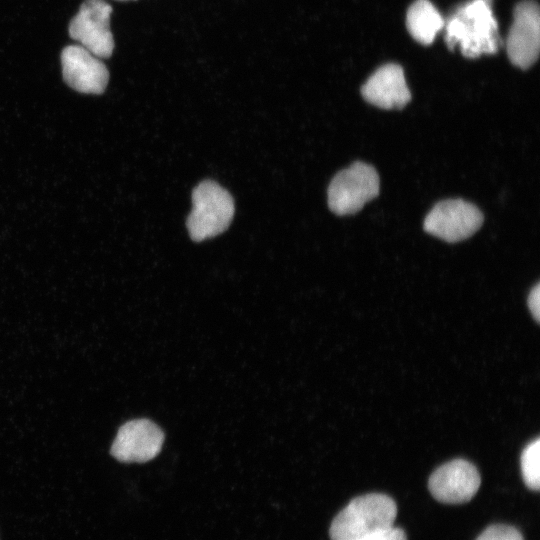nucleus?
<instances>
[{"label":"nucleus","instance_id":"nucleus-1","mask_svg":"<svg viewBox=\"0 0 540 540\" xmlns=\"http://www.w3.org/2000/svg\"><path fill=\"white\" fill-rule=\"evenodd\" d=\"M491 0H472L459 6L444 24L449 48L459 46L468 58L493 54L499 47L497 21Z\"/></svg>","mask_w":540,"mask_h":540},{"label":"nucleus","instance_id":"nucleus-2","mask_svg":"<svg viewBox=\"0 0 540 540\" xmlns=\"http://www.w3.org/2000/svg\"><path fill=\"white\" fill-rule=\"evenodd\" d=\"M397 506L384 494L370 493L352 499L333 519L331 540H354L394 526Z\"/></svg>","mask_w":540,"mask_h":540},{"label":"nucleus","instance_id":"nucleus-3","mask_svg":"<svg viewBox=\"0 0 540 540\" xmlns=\"http://www.w3.org/2000/svg\"><path fill=\"white\" fill-rule=\"evenodd\" d=\"M192 210L187 229L192 240L199 242L224 232L234 215L230 193L211 180L198 184L192 192Z\"/></svg>","mask_w":540,"mask_h":540},{"label":"nucleus","instance_id":"nucleus-4","mask_svg":"<svg viewBox=\"0 0 540 540\" xmlns=\"http://www.w3.org/2000/svg\"><path fill=\"white\" fill-rule=\"evenodd\" d=\"M380 182L375 168L356 161L339 171L331 180L328 190V206L336 215H350L379 194Z\"/></svg>","mask_w":540,"mask_h":540},{"label":"nucleus","instance_id":"nucleus-5","mask_svg":"<svg viewBox=\"0 0 540 540\" xmlns=\"http://www.w3.org/2000/svg\"><path fill=\"white\" fill-rule=\"evenodd\" d=\"M483 223L481 211L463 199L438 202L425 217V232L449 243L471 237Z\"/></svg>","mask_w":540,"mask_h":540},{"label":"nucleus","instance_id":"nucleus-6","mask_svg":"<svg viewBox=\"0 0 540 540\" xmlns=\"http://www.w3.org/2000/svg\"><path fill=\"white\" fill-rule=\"evenodd\" d=\"M112 7L102 0H87L69 24L70 37L100 59L109 58L114 49L110 30Z\"/></svg>","mask_w":540,"mask_h":540},{"label":"nucleus","instance_id":"nucleus-7","mask_svg":"<svg viewBox=\"0 0 540 540\" xmlns=\"http://www.w3.org/2000/svg\"><path fill=\"white\" fill-rule=\"evenodd\" d=\"M481 477L477 468L464 459H454L438 467L430 476L428 488L441 503L462 504L477 493Z\"/></svg>","mask_w":540,"mask_h":540},{"label":"nucleus","instance_id":"nucleus-8","mask_svg":"<svg viewBox=\"0 0 540 540\" xmlns=\"http://www.w3.org/2000/svg\"><path fill=\"white\" fill-rule=\"evenodd\" d=\"M164 434L148 419H135L123 424L111 446V455L120 462L144 463L155 458L163 445Z\"/></svg>","mask_w":540,"mask_h":540},{"label":"nucleus","instance_id":"nucleus-9","mask_svg":"<svg viewBox=\"0 0 540 540\" xmlns=\"http://www.w3.org/2000/svg\"><path fill=\"white\" fill-rule=\"evenodd\" d=\"M540 46V16L534 1L520 2L514 10V20L507 37V53L510 61L521 69H527L538 58Z\"/></svg>","mask_w":540,"mask_h":540},{"label":"nucleus","instance_id":"nucleus-10","mask_svg":"<svg viewBox=\"0 0 540 540\" xmlns=\"http://www.w3.org/2000/svg\"><path fill=\"white\" fill-rule=\"evenodd\" d=\"M62 75L72 89L86 94L104 92L109 72L100 58L81 45L66 46L61 52Z\"/></svg>","mask_w":540,"mask_h":540},{"label":"nucleus","instance_id":"nucleus-11","mask_svg":"<svg viewBox=\"0 0 540 540\" xmlns=\"http://www.w3.org/2000/svg\"><path fill=\"white\" fill-rule=\"evenodd\" d=\"M361 94L381 109H402L411 100L403 69L397 64L378 68L362 86Z\"/></svg>","mask_w":540,"mask_h":540},{"label":"nucleus","instance_id":"nucleus-12","mask_svg":"<svg viewBox=\"0 0 540 540\" xmlns=\"http://www.w3.org/2000/svg\"><path fill=\"white\" fill-rule=\"evenodd\" d=\"M444 24V19L429 0H416L407 11V29L423 45L431 44Z\"/></svg>","mask_w":540,"mask_h":540},{"label":"nucleus","instance_id":"nucleus-13","mask_svg":"<svg viewBox=\"0 0 540 540\" xmlns=\"http://www.w3.org/2000/svg\"><path fill=\"white\" fill-rule=\"evenodd\" d=\"M521 473L526 486L538 491L540 487V439L531 441L520 457Z\"/></svg>","mask_w":540,"mask_h":540},{"label":"nucleus","instance_id":"nucleus-14","mask_svg":"<svg viewBox=\"0 0 540 540\" xmlns=\"http://www.w3.org/2000/svg\"><path fill=\"white\" fill-rule=\"evenodd\" d=\"M476 540H524L520 531L505 524H495L487 527Z\"/></svg>","mask_w":540,"mask_h":540},{"label":"nucleus","instance_id":"nucleus-15","mask_svg":"<svg viewBox=\"0 0 540 540\" xmlns=\"http://www.w3.org/2000/svg\"><path fill=\"white\" fill-rule=\"evenodd\" d=\"M354 540H407L405 532L398 527L368 534Z\"/></svg>","mask_w":540,"mask_h":540},{"label":"nucleus","instance_id":"nucleus-16","mask_svg":"<svg viewBox=\"0 0 540 540\" xmlns=\"http://www.w3.org/2000/svg\"><path fill=\"white\" fill-rule=\"evenodd\" d=\"M528 308L536 322L540 320V284L537 283L530 291L527 299Z\"/></svg>","mask_w":540,"mask_h":540},{"label":"nucleus","instance_id":"nucleus-17","mask_svg":"<svg viewBox=\"0 0 540 540\" xmlns=\"http://www.w3.org/2000/svg\"><path fill=\"white\" fill-rule=\"evenodd\" d=\"M121 1H124V0H121Z\"/></svg>","mask_w":540,"mask_h":540}]
</instances>
